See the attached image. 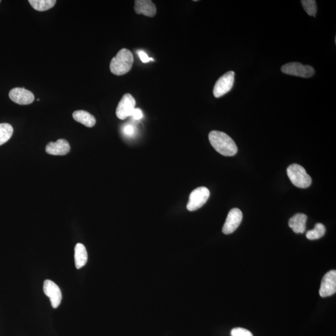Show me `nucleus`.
<instances>
[{
	"label": "nucleus",
	"mask_w": 336,
	"mask_h": 336,
	"mask_svg": "<svg viewBox=\"0 0 336 336\" xmlns=\"http://www.w3.org/2000/svg\"><path fill=\"white\" fill-rule=\"evenodd\" d=\"M13 128L10 124H0V146L5 144L12 136Z\"/></svg>",
	"instance_id": "18"
},
{
	"label": "nucleus",
	"mask_w": 336,
	"mask_h": 336,
	"mask_svg": "<svg viewBox=\"0 0 336 336\" xmlns=\"http://www.w3.org/2000/svg\"><path fill=\"white\" fill-rule=\"evenodd\" d=\"M304 10L309 16L315 17L317 13V5L315 0H302L301 1Z\"/></svg>",
	"instance_id": "20"
},
{
	"label": "nucleus",
	"mask_w": 336,
	"mask_h": 336,
	"mask_svg": "<svg viewBox=\"0 0 336 336\" xmlns=\"http://www.w3.org/2000/svg\"><path fill=\"white\" fill-rule=\"evenodd\" d=\"M307 215L304 214H297L289 221L288 225L293 231L296 233H303L306 230Z\"/></svg>",
	"instance_id": "14"
},
{
	"label": "nucleus",
	"mask_w": 336,
	"mask_h": 336,
	"mask_svg": "<svg viewBox=\"0 0 336 336\" xmlns=\"http://www.w3.org/2000/svg\"><path fill=\"white\" fill-rule=\"evenodd\" d=\"M0 3H1V1H0Z\"/></svg>",
	"instance_id": "25"
},
{
	"label": "nucleus",
	"mask_w": 336,
	"mask_h": 336,
	"mask_svg": "<svg viewBox=\"0 0 336 336\" xmlns=\"http://www.w3.org/2000/svg\"><path fill=\"white\" fill-rule=\"evenodd\" d=\"M336 292V271L331 270L326 273L321 282L320 294L325 298L335 293Z\"/></svg>",
	"instance_id": "10"
},
{
	"label": "nucleus",
	"mask_w": 336,
	"mask_h": 336,
	"mask_svg": "<svg viewBox=\"0 0 336 336\" xmlns=\"http://www.w3.org/2000/svg\"><path fill=\"white\" fill-rule=\"evenodd\" d=\"M134 9L136 14L149 17H153L156 13V6L151 0H136Z\"/></svg>",
	"instance_id": "13"
},
{
	"label": "nucleus",
	"mask_w": 336,
	"mask_h": 336,
	"mask_svg": "<svg viewBox=\"0 0 336 336\" xmlns=\"http://www.w3.org/2000/svg\"><path fill=\"white\" fill-rule=\"evenodd\" d=\"M72 116L76 122L80 123L87 127H93L96 124V119L94 116L86 111H75L73 113Z\"/></svg>",
	"instance_id": "15"
},
{
	"label": "nucleus",
	"mask_w": 336,
	"mask_h": 336,
	"mask_svg": "<svg viewBox=\"0 0 336 336\" xmlns=\"http://www.w3.org/2000/svg\"><path fill=\"white\" fill-rule=\"evenodd\" d=\"M287 174L291 182L297 188H307L311 185V177L300 165L293 164L288 166Z\"/></svg>",
	"instance_id": "3"
},
{
	"label": "nucleus",
	"mask_w": 336,
	"mask_h": 336,
	"mask_svg": "<svg viewBox=\"0 0 336 336\" xmlns=\"http://www.w3.org/2000/svg\"><path fill=\"white\" fill-rule=\"evenodd\" d=\"M71 150V147L68 142L64 139L58 140L55 142H50L47 145L46 151L52 155H66Z\"/></svg>",
	"instance_id": "12"
},
{
	"label": "nucleus",
	"mask_w": 336,
	"mask_h": 336,
	"mask_svg": "<svg viewBox=\"0 0 336 336\" xmlns=\"http://www.w3.org/2000/svg\"><path fill=\"white\" fill-rule=\"evenodd\" d=\"M209 140L212 147L222 155L232 156L238 153V148L235 143L226 133L219 131H210Z\"/></svg>",
	"instance_id": "1"
},
{
	"label": "nucleus",
	"mask_w": 336,
	"mask_h": 336,
	"mask_svg": "<svg viewBox=\"0 0 336 336\" xmlns=\"http://www.w3.org/2000/svg\"><path fill=\"white\" fill-rule=\"evenodd\" d=\"M232 336H253L252 332L246 329L236 328L231 331Z\"/></svg>",
	"instance_id": "21"
},
{
	"label": "nucleus",
	"mask_w": 336,
	"mask_h": 336,
	"mask_svg": "<svg viewBox=\"0 0 336 336\" xmlns=\"http://www.w3.org/2000/svg\"><path fill=\"white\" fill-rule=\"evenodd\" d=\"M210 191L206 187H199L191 192L189 195L187 209L195 211L203 207L209 200Z\"/></svg>",
	"instance_id": "4"
},
{
	"label": "nucleus",
	"mask_w": 336,
	"mask_h": 336,
	"mask_svg": "<svg viewBox=\"0 0 336 336\" xmlns=\"http://www.w3.org/2000/svg\"><path fill=\"white\" fill-rule=\"evenodd\" d=\"M242 218L243 215L241 210L238 208L230 210L223 228V233L228 235L234 232L241 225Z\"/></svg>",
	"instance_id": "9"
},
{
	"label": "nucleus",
	"mask_w": 336,
	"mask_h": 336,
	"mask_svg": "<svg viewBox=\"0 0 336 336\" xmlns=\"http://www.w3.org/2000/svg\"><path fill=\"white\" fill-rule=\"evenodd\" d=\"M235 72L229 71L219 78L215 84L213 93L215 98L221 97L232 89L235 81Z\"/></svg>",
	"instance_id": "6"
},
{
	"label": "nucleus",
	"mask_w": 336,
	"mask_h": 336,
	"mask_svg": "<svg viewBox=\"0 0 336 336\" xmlns=\"http://www.w3.org/2000/svg\"><path fill=\"white\" fill-rule=\"evenodd\" d=\"M124 131V133L127 134L128 136H131L134 133V128L131 125H128L125 127Z\"/></svg>",
	"instance_id": "24"
},
{
	"label": "nucleus",
	"mask_w": 336,
	"mask_h": 336,
	"mask_svg": "<svg viewBox=\"0 0 336 336\" xmlns=\"http://www.w3.org/2000/svg\"><path fill=\"white\" fill-rule=\"evenodd\" d=\"M131 116H133V118L134 120H136V121L142 119L143 118V113L142 110L139 109H134Z\"/></svg>",
	"instance_id": "23"
},
{
	"label": "nucleus",
	"mask_w": 336,
	"mask_h": 336,
	"mask_svg": "<svg viewBox=\"0 0 336 336\" xmlns=\"http://www.w3.org/2000/svg\"><path fill=\"white\" fill-rule=\"evenodd\" d=\"M281 70L285 74L303 78L311 77L315 74V70L312 66L297 62L286 64Z\"/></svg>",
	"instance_id": "5"
},
{
	"label": "nucleus",
	"mask_w": 336,
	"mask_h": 336,
	"mask_svg": "<svg viewBox=\"0 0 336 336\" xmlns=\"http://www.w3.org/2000/svg\"><path fill=\"white\" fill-rule=\"evenodd\" d=\"M9 97L14 103L19 105H29L33 103L34 101V95L33 92L26 90L25 87L19 88L16 87L9 92Z\"/></svg>",
	"instance_id": "11"
},
{
	"label": "nucleus",
	"mask_w": 336,
	"mask_h": 336,
	"mask_svg": "<svg viewBox=\"0 0 336 336\" xmlns=\"http://www.w3.org/2000/svg\"><path fill=\"white\" fill-rule=\"evenodd\" d=\"M136 101L130 93H125L120 101L116 110V116L119 119L125 120L132 115L135 109Z\"/></svg>",
	"instance_id": "7"
},
{
	"label": "nucleus",
	"mask_w": 336,
	"mask_h": 336,
	"mask_svg": "<svg viewBox=\"0 0 336 336\" xmlns=\"http://www.w3.org/2000/svg\"><path fill=\"white\" fill-rule=\"evenodd\" d=\"M44 293L50 299L52 308H57L62 300V293L59 286L50 280H46L44 282Z\"/></svg>",
	"instance_id": "8"
},
{
	"label": "nucleus",
	"mask_w": 336,
	"mask_h": 336,
	"mask_svg": "<svg viewBox=\"0 0 336 336\" xmlns=\"http://www.w3.org/2000/svg\"><path fill=\"white\" fill-rule=\"evenodd\" d=\"M74 260L76 268H83L87 264L88 255L86 248L83 244H76L74 249Z\"/></svg>",
	"instance_id": "16"
},
{
	"label": "nucleus",
	"mask_w": 336,
	"mask_h": 336,
	"mask_svg": "<svg viewBox=\"0 0 336 336\" xmlns=\"http://www.w3.org/2000/svg\"><path fill=\"white\" fill-rule=\"evenodd\" d=\"M325 226L323 224L318 223L315 225L313 229L307 232L306 238L309 240L313 241V240H317L322 238L325 234Z\"/></svg>",
	"instance_id": "19"
},
{
	"label": "nucleus",
	"mask_w": 336,
	"mask_h": 336,
	"mask_svg": "<svg viewBox=\"0 0 336 336\" xmlns=\"http://www.w3.org/2000/svg\"><path fill=\"white\" fill-rule=\"evenodd\" d=\"M139 55L140 58V60L142 61L143 63H147L150 61H154L153 58L149 57L148 55L143 51H139Z\"/></svg>",
	"instance_id": "22"
},
{
	"label": "nucleus",
	"mask_w": 336,
	"mask_h": 336,
	"mask_svg": "<svg viewBox=\"0 0 336 336\" xmlns=\"http://www.w3.org/2000/svg\"><path fill=\"white\" fill-rule=\"evenodd\" d=\"M133 62L132 52L127 49H122L111 61L110 71L116 75L126 74L132 68Z\"/></svg>",
	"instance_id": "2"
},
{
	"label": "nucleus",
	"mask_w": 336,
	"mask_h": 336,
	"mask_svg": "<svg viewBox=\"0 0 336 336\" xmlns=\"http://www.w3.org/2000/svg\"><path fill=\"white\" fill-rule=\"evenodd\" d=\"M31 7L34 10L39 11H45L54 7L56 3L55 0H29Z\"/></svg>",
	"instance_id": "17"
}]
</instances>
